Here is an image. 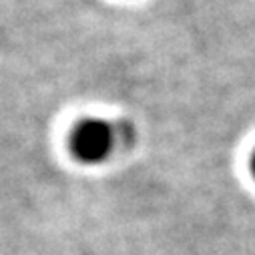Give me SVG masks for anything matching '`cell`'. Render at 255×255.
I'll return each instance as SVG.
<instances>
[{"mask_svg":"<svg viewBox=\"0 0 255 255\" xmlns=\"http://www.w3.org/2000/svg\"><path fill=\"white\" fill-rule=\"evenodd\" d=\"M119 149L115 123L87 119L75 127L71 135V151L85 165H99Z\"/></svg>","mask_w":255,"mask_h":255,"instance_id":"cell-1","label":"cell"},{"mask_svg":"<svg viewBox=\"0 0 255 255\" xmlns=\"http://www.w3.org/2000/svg\"><path fill=\"white\" fill-rule=\"evenodd\" d=\"M251 173L255 177V151H253V157H251Z\"/></svg>","mask_w":255,"mask_h":255,"instance_id":"cell-2","label":"cell"}]
</instances>
